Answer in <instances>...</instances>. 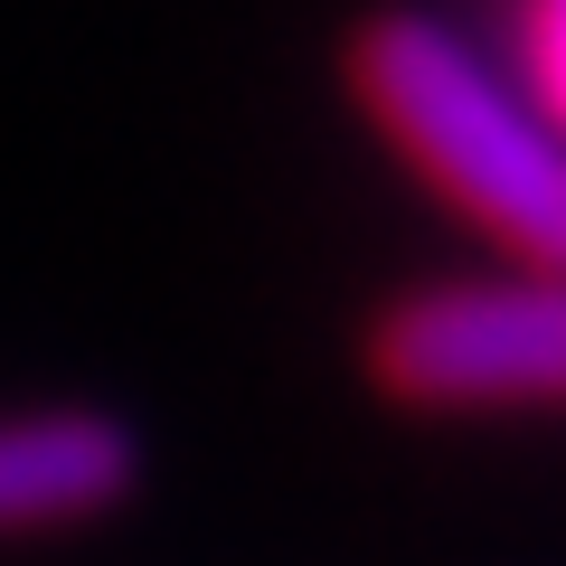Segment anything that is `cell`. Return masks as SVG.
<instances>
[{
  "label": "cell",
  "instance_id": "4",
  "mask_svg": "<svg viewBox=\"0 0 566 566\" xmlns=\"http://www.w3.org/2000/svg\"><path fill=\"white\" fill-rule=\"evenodd\" d=\"M520 104L538 123H557L566 104V0H520Z\"/></svg>",
  "mask_w": 566,
  "mask_h": 566
},
{
  "label": "cell",
  "instance_id": "2",
  "mask_svg": "<svg viewBox=\"0 0 566 566\" xmlns=\"http://www.w3.org/2000/svg\"><path fill=\"white\" fill-rule=\"evenodd\" d=\"M566 378V303L557 283L510 264V274L424 283L368 322V387L416 416H510L547 406Z\"/></svg>",
  "mask_w": 566,
  "mask_h": 566
},
{
  "label": "cell",
  "instance_id": "3",
  "mask_svg": "<svg viewBox=\"0 0 566 566\" xmlns=\"http://www.w3.org/2000/svg\"><path fill=\"white\" fill-rule=\"evenodd\" d=\"M142 482L133 424L95 406H39V416H0V538L29 528H76L123 510Z\"/></svg>",
  "mask_w": 566,
  "mask_h": 566
},
{
  "label": "cell",
  "instance_id": "1",
  "mask_svg": "<svg viewBox=\"0 0 566 566\" xmlns=\"http://www.w3.org/2000/svg\"><path fill=\"white\" fill-rule=\"evenodd\" d=\"M349 95L368 133L424 180L472 237H491L510 264L547 274L566 245V161L557 123L520 104V85L491 76L482 48H463L444 20L378 10L349 39Z\"/></svg>",
  "mask_w": 566,
  "mask_h": 566
}]
</instances>
